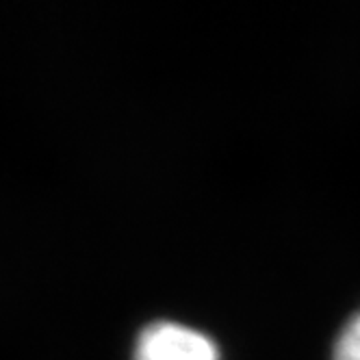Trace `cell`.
I'll use <instances>...</instances> for the list:
<instances>
[{
	"instance_id": "cell-1",
	"label": "cell",
	"mask_w": 360,
	"mask_h": 360,
	"mask_svg": "<svg viewBox=\"0 0 360 360\" xmlns=\"http://www.w3.org/2000/svg\"><path fill=\"white\" fill-rule=\"evenodd\" d=\"M133 360H219V352L207 334L174 321H159L141 330Z\"/></svg>"
},
{
	"instance_id": "cell-2",
	"label": "cell",
	"mask_w": 360,
	"mask_h": 360,
	"mask_svg": "<svg viewBox=\"0 0 360 360\" xmlns=\"http://www.w3.org/2000/svg\"><path fill=\"white\" fill-rule=\"evenodd\" d=\"M332 360H360V311L341 330L334 343Z\"/></svg>"
}]
</instances>
